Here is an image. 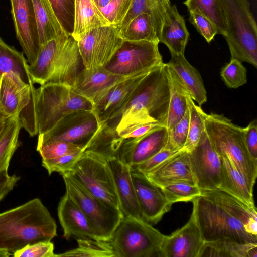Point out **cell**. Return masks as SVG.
<instances>
[{
    "label": "cell",
    "instance_id": "6da1fadb",
    "mask_svg": "<svg viewBox=\"0 0 257 257\" xmlns=\"http://www.w3.org/2000/svg\"><path fill=\"white\" fill-rule=\"evenodd\" d=\"M191 202L205 242L229 239L257 244L254 204L219 188L201 190Z\"/></svg>",
    "mask_w": 257,
    "mask_h": 257
},
{
    "label": "cell",
    "instance_id": "7a4b0ae2",
    "mask_svg": "<svg viewBox=\"0 0 257 257\" xmlns=\"http://www.w3.org/2000/svg\"><path fill=\"white\" fill-rule=\"evenodd\" d=\"M56 235V222L38 198L0 213V252L13 256L28 244Z\"/></svg>",
    "mask_w": 257,
    "mask_h": 257
},
{
    "label": "cell",
    "instance_id": "3957f363",
    "mask_svg": "<svg viewBox=\"0 0 257 257\" xmlns=\"http://www.w3.org/2000/svg\"><path fill=\"white\" fill-rule=\"evenodd\" d=\"M166 63L149 71L139 84L119 118L112 125L117 132L138 123L157 122L166 126L170 86Z\"/></svg>",
    "mask_w": 257,
    "mask_h": 257
},
{
    "label": "cell",
    "instance_id": "277c9868",
    "mask_svg": "<svg viewBox=\"0 0 257 257\" xmlns=\"http://www.w3.org/2000/svg\"><path fill=\"white\" fill-rule=\"evenodd\" d=\"M93 108L90 101L74 93L70 87L48 83L34 88L24 115L32 131L40 135L49 131L71 112Z\"/></svg>",
    "mask_w": 257,
    "mask_h": 257
},
{
    "label": "cell",
    "instance_id": "5b68a950",
    "mask_svg": "<svg viewBox=\"0 0 257 257\" xmlns=\"http://www.w3.org/2000/svg\"><path fill=\"white\" fill-rule=\"evenodd\" d=\"M205 131L219 156L228 158L254 186L257 161L252 159L246 149L243 127L234 124L223 114L211 112L205 119Z\"/></svg>",
    "mask_w": 257,
    "mask_h": 257
},
{
    "label": "cell",
    "instance_id": "8992f818",
    "mask_svg": "<svg viewBox=\"0 0 257 257\" xmlns=\"http://www.w3.org/2000/svg\"><path fill=\"white\" fill-rule=\"evenodd\" d=\"M227 27L224 37L231 59L257 66V26L248 0H221Z\"/></svg>",
    "mask_w": 257,
    "mask_h": 257
},
{
    "label": "cell",
    "instance_id": "52a82bcc",
    "mask_svg": "<svg viewBox=\"0 0 257 257\" xmlns=\"http://www.w3.org/2000/svg\"><path fill=\"white\" fill-rule=\"evenodd\" d=\"M61 175L65 193L85 215L98 239L109 241L123 217L120 210L92 194L69 172Z\"/></svg>",
    "mask_w": 257,
    "mask_h": 257
},
{
    "label": "cell",
    "instance_id": "ba28073f",
    "mask_svg": "<svg viewBox=\"0 0 257 257\" xmlns=\"http://www.w3.org/2000/svg\"><path fill=\"white\" fill-rule=\"evenodd\" d=\"M164 236L142 219L123 217L109 242L116 257H159Z\"/></svg>",
    "mask_w": 257,
    "mask_h": 257
},
{
    "label": "cell",
    "instance_id": "9c48e42d",
    "mask_svg": "<svg viewBox=\"0 0 257 257\" xmlns=\"http://www.w3.org/2000/svg\"><path fill=\"white\" fill-rule=\"evenodd\" d=\"M69 172L92 194L119 210L112 173L106 157L85 150Z\"/></svg>",
    "mask_w": 257,
    "mask_h": 257
},
{
    "label": "cell",
    "instance_id": "30bf717a",
    "mask_svg": "<svg viewBox=\"0 0 257 257\" xmlns=\"http://www.w3.org/2000/svg\"><path fill=\"white\" fill-rule=\"evenodd\" d=\"M158 41H124L104 66L109 72L127 77L151 71L163 63Z\"/></svg>",
    "mask_w": 257,
    "mask_h": 257
},
{
    "label": "cell",
    "instance_id": "8fae6325",
    "mask_svg": "<svg viewBox=\"0 0 257 257\" xmlns=\"http://www.w3.org/2000/svg\"><path fill=\"white\" fill-rule=\"evenodd\" d=\"M100 126L93 110L74 111L64 116L48 132L38 135L37 146L63 141L85 150Z\"/></svg>",
    "mask_w": 257,
    "mask_h": 257
},
{
    "label": "cell",
    "instance_id": "7c38bea8",
    "mask_svg": "<svg viewBox=\"0 0 257 257\" xmlns=\"http://www.w3.org/2000/svg\"><path fill=\"white\" fill-rule=\"evenodd\" d=\"M120 27L108 25L92 29L77 41L86 68L104 67L124 41L119 35Z\"/></svg>",
    "mask_w": 257,
    "mask_h": 257
},
{
    "label": "cell",
    "instance_id": "4fadbf2b",
    "mask_svg": "<svg viewBox=\"0 0 257 257\" xmlns=\"http://www.w3.org/2000/svg\"><path fill=\"white\" fill-rule=\"evenodd\" d=\"M188 154L195 185L201 190L218 188L220 185V158L205 131L196 147Z\"/></svg>",
    "mask_w": 257,
    "mask_h": 257
},
{
    "label": "cell",
    "instance_id": "5bb4252c",
    "mask_svg": "<svg viewBox=\"0 0 257 257\" xmlns=\"http://www.w3.org/2000/svg\"><path fill=\"white\" fill-rule=\"evenodd\" d=\"M17 38L29 65L36 60L41 46L32 0H10Z\"/></svg>",
    "mask_w": 257,
    "mask_h": 257
},
{
    "label": "cell",
    "instance_id": "9a60e30c",
    "mask_svg": "<svg viewBox=\"0 0 257 257\" xmlns=\"http://www.w3.org/2000/svg\"><path fill=\"white\" fill-rule=\"evenodd\" d=\"M205 241L193 209L188 222L170 235H165L159 257H201Z\"/></svg>",
    "mask_w": 257,
    "mask_h": 257
},
{
    "label": "cell",
    "instance_id": "2e32d148",
    "mask_svg": "<svg viewBox=\"0 0 257 257\" xmlns=\"http://www.w3.org/2000/svg\"><path fill=\"white\" fill-rule=\"evenodd\" d=\"M149 71L126 77L117 83L93 106V110L100 123L111 125L117 121L135 90Z\"/></svg>",
    "mask_w": 257,
    "mask_h": 257
},
{
    "label": "cell",
    "instance_id": "e0dca14e",
    "mask_svg": "<svg viewBox=\"0 0 257 257\" xmlns=\"http://www.w3.org/2000/svg\"><path fill=\"white\" fill-rule=\"evenodd\" d=\"M168 133L167 127L161 125L141 137L122 140L115 156L133 167L163 149L167 143Z\"/></svg>",
    "mask_w": 257,
    "mask_h": 257
},
{
    "label": "cell",
    "instance_id": "ac0fdd59",
    "mask_svg": "<svg viewBox=\"0 0 257 257\" xmlns=\"http://www.w3.org/2000/svg\"><path fill=\"white\" fill-rule=\"evenodd\" d=\"M132 177L142 219L151 225L158 223L172 204L144 174L132 170Z\"/></svg>",
    "mask_w": 257,
    "mask_h": 257
},
{
    "label": "cell",
    "instance_id": "d6986e66",
    "mask_svg": "<svg viewBox=\"0 0 257 257\" xmlns=\"http://www.w3.org/2000/svg\"><path fill=\"white\" fill-rule=\"evenodd\" d=\"M35 87L10 72L0 77V110L7 118L19 116L30 102Z\"/></svg>",
    "mask_w": 257,
    "mask_h": 257
},
{
    "label": "cell",
    "instance_id": "ffe728a7",
    "mask_svg": "<svg viewBox=\"0 0 257 257\" xmlns=\"http://www.w3.org/2000/svg\"><path fill=\"white\" fill-rule=\"evenodd\" d=\"M106 159L112 173L119 210L123 217L142 219L132 177L131 167L116 156H112Z\"/></svg>",
    "mask_w": 257,
    "mask_h": 257
},
{
    "label": "cell",
    "instance_id": "44dd1931",
    "mask_svg": "<svg viewBox=\"0 0 257 257\" xmlns=\"http://www.w3.org/2000/svg\"><path fill=\"white\" fill-rule=\"evenodd\" d=\"M125 78L113 74L102 66L85 68L70 89L90 101L94 106L111 87Z\"/></svg>",
    "mask_w": 257,
    "mask_h": 257
},
{
    "label": "cell",
    "instance_id": "7402d4cb",
    "mask_svg": "<svg viewBox=\"0 0 257 257\" xmlns=\"http://www.w3.org/2000/svg\"><path fill=\"white\" fill-rule=\"evenodd\" d=\"M85 68L77 41L69 35L56 59L53 72L45 84H58L71 88Z\"/></svg>",
    "mask_w": 257,
    "mask_h": 257
},
{
    "label": "cell",
    "instance_id": "603a6c76",
    "mask_svg": "<svg viewBox=\"0 0 257 257\" xmlns=\"http://www.w3.org/2000/svg\"><path fill=\"white\" fill-rule=\"evenodd\" d=\"M144 174L160 188L178 183L195 184L190 168L188 154L183 149Z\"/></svg>",
    "mask_w": 257,
    "mask_h": 257
},
{
    "label": "cell",
    "instance_id": "cb8c5ba5",
    "mask_svg": "<svg viewBox=\"0 0 257 257\" xmlns=\"http://www.w3.org/2000/svg\"><path fill=\"white\" fill-rule=\"evenodd\" d=\"M57 213L65 239L99 240L85 215L66 193L60 199Z\"/></svg>",
    "mask_w": 257,
    "mask_h": 257
},
{
    "label": "cell",
    "instance_id": "d4e9b609",
    "mask_svg": "<svg viewBox=\"0 0 257 257\" xmlns=\"http://www.w3.org/2000/svg\"><path fill=\"white\" fill-rule=\"evenodd\" d=\"M189 36L184 18L176 5H171L158 37L159 43L164 44L171 54L184 55Z\"/></svg>",
    "mask_w": 257,
    "mask_h": 257
},
{
    "label": "cell",
    "instance_id": "484cf974",
    "mask_svg": "<svg viewBox=\"0 0 257 257\" xmlns=\"http://www.w3.org/2000/svg\"><path fill=\"white\" fill-rule=\"evenodd\" d=\"M68 36L63 34L41 46L35 61L29 65V74L33 84L43 85L50 77L56 59Z\"/></svg>",
    "mask_w": 257,
    "mask_h": 257
},
{
    "label": "cell",
    "instance_id": "4316f807",
    "mask_svg": "<svg viewBox=\"0 0 257 257\" xmlns=\"http://www.w3.org/2000/svg\"><path fill=\"white\" fill-rule=\"evenodd\" d=\"M167 64L177 74L192 99L201 106L207 101V93L199 71L185 58L184 55L171 54Z\"/></svg>",
    "mask_w": 257,
    "mask_h": 257
},
{
    "label": "cell",
    "instance_id": "83f0119b",
    "mask_svg": "<svg viewBox=\"0 0 257 257\" xmlns=\"http://www.w3.org/2000/svg\"><path fill=\"white\" fill-rule=\"evenodd\" d=\"M221 161L219 188L250 204H254L253 186L227 158L220 157Z\"/></svg>",
    "mask_w": 257,
    "mask_h": 257
},
{
    "label": "cell",
    "instance_id": "f1b7e54d",
    "mask_svg": "<svg viewBox=\"0 0 257 257\" xmlns=\"http://www.w3.org/2000/svg\"><path fill=\"white\" fill-rule=\"evenodd\" d=\"M94 0H75L73 31L71 36L78 41L89 31L110 25Z\"/></svg>",
    "mask_w": 257,
    "mask_h": 257
},
{
    "label": "cell",
    "instance_id": "f546056e",
    "mask_svg": "<svg viewBox=\"0 0 257 257\" xmlns=\"http://www.w3.org/2000/svg\"><path fill=\"white\" fill-rule=\"evenodd\" d=\"M166 70L170 86L166 123L169 132L183 117L187 110V97L189 94L177 74L167 64Z\"/></svg>",
    "mask_w": 257,
    "mask_h": 257
},
{
    "label": "cell",
    "instance_id": "4dcf8cb0",
    "mask_svg": "<svg viewBox=\"0 0 257 257\" xmlns=\"http://www.w3.org/2000/svg\"><path fill=\"white\" fill-rule=\"evenodd\" d=\"M32 2L41 47L48 41L66 34L57 19L49 0H32Z\"/></svg>",
    "mask_w": 257,
    "mask_h": 257
},
{
    "label": "cell",
    "instance_id": "1f68e13d",
    "mask_svg": "<svg viewBox=\"0 0 257 257\" xmlns=\"http://www.w3.org/2000/svg\"><path fill=\"white\" fill-rule=\"evenodd\" d=\"M171 4L170 0H134L123 20L120 29L125 27L135 17L143 13L150 14L158 39Z\"/></svg>",
    "mask_w": 257,
    "mask_h": 257
},
{
    "label": "cell",
    "instance_id": "d6a6232c",
    "mask_svg": "<svg viewBox=\"0 0 257 257\" xmlns=\"http://www.w3.org/2000/svg\"><path fill=\"white\" fill-rule=\"evenodd\" d=\"M257 257V244L229 239L205 242L201 257Z\"/></svg>",
    "mask_w": 257,
    "mask_h": 257
},
{
    "label": "cell",
    "instance_id": "836d02e7",
    "mask_svg": "<svg viewBox=\"0 0 257 257\" xmlns=\"http://www.w3.org/2000/svg\"><path fill=\"white\" fill-rule=\"evenodd\" d=\"M22 128L18 116L7 118L0 131V173L8 172L10 161L19 146Z\"/></svg>",
    "mask_w": 257,
    "mask_h": 257
},
{
    "label": "cell",
    "instance_id": "e575fe53",
    "mask_svg": "<svg viewBox=\"0 0 257 257\" xmlns=\"http://www.w3.org/2000/svg\"><path fill=\"white\" fill-rule=\"evenodd\" d=\"M10 72L18 74L25 82L34 85L29 74V63L23 52L9 45L0 37V77Z\"/></svg>",
    "mask_w": 257,
    "mask_h": 257
},
{
    "label": "cell",
    "instance_id": "d590c367",
    "mask_svg": "<svg viewBox=\"0 0 257 257\" xmlns=\"http://www.w3.org/2000/svg\"><path fill=\"white\" fill-rule=\"evenodd\" d=\"M119 35L125 41L159 42L151 16L147 13L139 14L125 27L120 29Z\"/></svg>",
    "mask_w": 257,
    "mask_h": 257
},
{
    "label": "cell",
    "instance_id": "8d00e7d4",
    "mask_svg": "<svg viewBox=\"0 0 257 257\" xmlns=\"http://www.w3.org/2000/svg\"><path fill=\"white\" fill-rule=\"evenodd\" d=\"M183 4L189 11L197 9L210 19L216 27L217 34L227 35L226 16L221 0H186Z\"/></svg>",
    "mask_w": 257,
    "mask_h": 257
},
{
    "label": "cell",
    "instance_id": "74e56055",
    "mask_svg": "<svg viewBox=\"0 0 257 257\" xmlns=\"http://www.w3.org/2000/svg\"><path fill=\"white\" fill-rule=\"evenodd\" d=\"M187 101L189 111L188 134L182 149L189 153L197 145L205 131V119L207 114L195 104L190 95L187 97Z\"/></svg>",
    "mask_w": 257,
    "mask_h": 257
},
{
    "label": "cell",
    "instance_id": "f35d334b",
    "mask_svg": "<svg viewBox=\"0 0 257 257\" xmlns=\"http://www.w3.org/2000/svg\"><path fill=\"white\" fill-rule=\"evenodd\" d=\"M76 240L78 243L76 248L63 253L56 254V257H116L109 241L89 238L79 239Z\"/></svg>",
    "mask_w": 257,
    "mask_h": 257
},
{
    "label": "cell",
    "instance_id": "ab89813d",
    "mask_svg": "<svg viewBox=\"0 0 257 257\" xmlns=\"http://www.w3.org/2000/svg\"><path fill=\"white\" fill-rule=\"evenodd\" d=\"M167 200L171 204L191 201L200 196V190L195 184L178 183L161 188Z\"/></svg>",
    "mask_w": 257,
    "mask_h": 257
},
{
    "label": "cell",
    "instance_id": "60d3db41",
    "mask_svg": "<svg viewBox=\"0 0 257 257\" xmlns=\"http://www.w3.org/2000/svg\"><path fill=\"white\" fill-rule=\"evenodd\" d=\"M220 76L229 88H237L247 83V69L241 62L235 59H231L222 68Z\"/></svg>",
    "mask_w": 257,
    "mask_h": 257
},
{
    "label": "cell",
    "instance_id": "b9f144b4",
    "mask_svg": "<svg viewBox=\"0 0 257 257\" xmlns=\"http://www.w3.org/2000/svg\"><path fill=\"white\" fill-rule=\"evenodd\" d=\"M75 0H49L64 32L71 35L74 28Z\"/></svg>",
    "mask_w": 257,
    "mask_h": 257
},
{
    "label": "cell",
    "instance_id": "7bdbcfd3",
    "mask_svg": "<svg viewBox=\"0 0 257 257\" xmlns=\"http://www.w3.org/2000/svg\"><path fill=\"white\" fill-rule=\"evenodd\" d=\"M133 1L111 0L105 6L99 8L110 25L120 27Z\"/></svg>",
    "mask_w": 257,
    "mask_h": 257
},
{
    "label": "cell",
    "instance_id": "ee69618b",
    "mask_svg": "<svg viewBox=\"0 0 257 257\" xmlns=\"http://www.w3.org/2000/svg\"><path fill=\"white\" fill-rule=\"evenodd\" d=\"M189 123L188 108L183 117L169 132L167 143L164 149L178 151L183 149L187 139Z\"/></svg>",
    "mask_w": 257,
    "mask_h": 257
},
{
    "label": "cell",
    "instance_id": "f6af8a7d",
    "mask_svg": "<svg viewBox=\"0 0 257 257\" xmlns=\"http://www.w3.org/2000/svg\"><path fill=\"white\" fill-rule=\"evenodd\" d=\"M84 151L80 150L56 158L42 160V165L49 175L53 172H58L61 174L71 172Z\"/></svg>",
    "mask_w": 257,
    "mask_h": 257
},
{
    "label": "cell",
    "instance_id": "bcb514c9",
    "mask_svg": "<svg viewBox=\"0 0 257 257\" xmlns=\"http://www.w3.org/2000/svg\"><path fill=\"white\" fill-rule=\"evenodd\" d=\"M80 150L85 151L73 144L63 141H54L37 146L42 160L56 158Z\"/></svg>",
    "mask_w": 257,
    "mask_h": 257
},
{
    "label": "cell",
    "instance_id": "7dc6e473",
    "mask_svg": "<svg viewBox=\"0 0 257 257\" xmlns=\"http://www.w3.org/2000/svg\"><path fill=\"white\" fill-rule=\"evenodd\" d=\"M189 14L190 22L206 41L210 43L217 34L214 24L197 9L190 11Z\"/></svg>",
    "mask_w": 257,
    "mask_h": 257
},
{
    "label": "cell",
    "instance_id": "c3c4849f",
    "mask_svg": "<svg viewBox=\"0 0 257 257\" xmlns=\"http://www.w3.org/2000/svg\"><path fill=\"white\" fill-rule=\"evenodd\" d=\"M51 241H39L28 244L13 254L15 257H56Z\"/></svg>",
    "mask_w": 257,
    "mask_h": 257
},
{
    "label": "cell",
    "instance_id": "681fc988",
    "mask_svg": "<svg viewBox=\"0 0 257 257\" xmlns=\"http://www.w3.org/2000/svg\"><path fill=\"white\" fill-rule=\"evenodd\" d=\"M181 150L171 151L164 148L146 161L132 167L131 170L146 174Z\"/></svg>",
    "mask_w": 257,
    "mask_h": 257
},
{
    "label": "cell",
    "instance_id": "f907efd6",
    "mask_svg": "<svg viewBox=\"0 0 257 257\" xmlns=\"http://www.w3.org/2000/svg\"><path fill=\"white\" fill-rule=\"evenodd\" d=\"M161 125H163L157 122L138 123L128 126L115 133L117 136L121 140L133 139L141 137L154 128Z\"/></svg>",
    "mask_w": 257,
    "mask_h": 257
},
{
    "label": "cell",
    "instance_id": "816d5d0a",
    "mask_svg": "<svg viewBox=\"0 0 257 257\" xmlns=\"http://www.w3.org/2000/svg\"><path fill=\"white\" fill-rule=\"evenodd\" d=\"M243 137L246 149L253 160L257 161V122L252 120L243 127Z\"/></svg>",
    "mask_w": 257,
    "mask_h": 257
},
{
    "label": "cell",
    "instance_id": "f5cc1de1",
    "mask_svg": "<svg viewBox=\"0 0 257 257\" xmlns=\"http://www.w3.org/2000/svg\"><path fill=\"white\" fill-rule=\"evenodd\" d=\"M20 179L15 174L10 175L8 172L0 173V201L13 189Z\"/></svg>",
    "mask_w": 257,
    "mask_h": 257
},
{
    "label": "cell",
    "instance_id": "db71d44e",
    "mask_svg": "<svg viewBox=\"0 0 257 257\" xmlns=\"http://www.w3.org/2000/svg\"><path fill=\"white\" fill-rule=\"evenodd\" d=\"M99 8L106 5L111 0H94Z\"/></svg>",
    "mask_w": 257,
    "mask_h": 257
},
{
    "label": "cell",
    "instance_id": "11a10c76",
    "mask_svg": "<svg viewBox=\"0 0 257 257\" xmlns=\"http://www.w3.org/2000/svg\"><path fill=\"white\" fill-rule=\"evenodd\" d=\"M7 118L5 116L0 110V131L3 126V125Z\"/></svg>",
    "mask_w": 257,
    "mask_h": 257
}]
</instances>
